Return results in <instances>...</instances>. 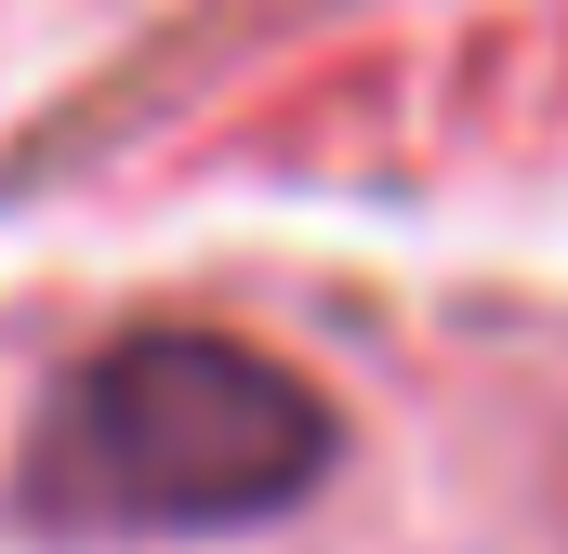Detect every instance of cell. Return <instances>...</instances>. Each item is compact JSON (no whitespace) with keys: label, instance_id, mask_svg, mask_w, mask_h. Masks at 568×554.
Returning <instances> with one entry per match:
<instances>
[{"label":"cell","instance_id":"1","mask_svg":"<svg viewBox=\"0 0 568 554\" xmlns=\"http://www.w3.org/2000/svg\"><path fill=\"white\" fill-rule=\"evenodd\" d=\"M344 422L239 330H120L27 422L13 502L67 542H212L265 529L331 475Z\"/></svg>","mask_w":568,"mask_h":554}]
</instances>
